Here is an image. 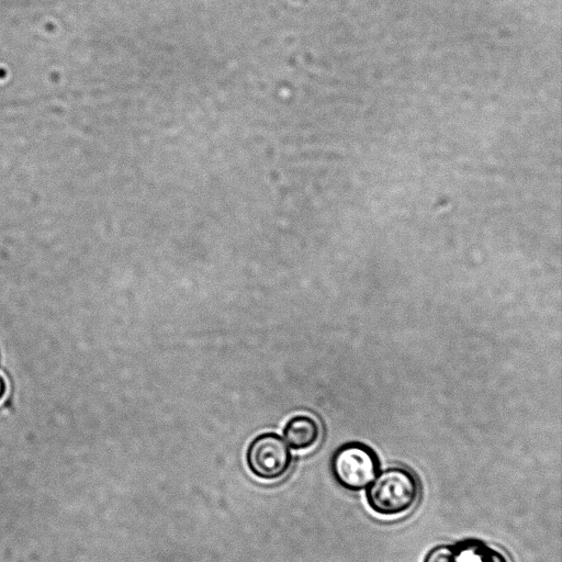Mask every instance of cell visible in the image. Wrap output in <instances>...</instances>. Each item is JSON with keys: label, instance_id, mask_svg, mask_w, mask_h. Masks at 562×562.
Wrapping results in <instances>:
<instances>
[{"label": "cell", "instance_id": "obj_1", "mask_svg": "<svg viewBox=\"0 0 562 562\" xmlns=\"http://www.w3.org/2000/svg\"><path fill=\"white\" fill-rule=\"evenodd\" d=\"M420 494L415 473L404 467L382 470L366 487L369 508L384 517L400 516L411 510Z\"/></svg>", "mask_w": 562, "mask_h": 562}, {"label": "cell", "instance_id": "obj_2", "mask_svg": "<svg viewBox=\"0 0 562 562\" xmlns=\"http://www.w3.org/2000/svg\"><path fill=\"white\" fill-rule=\"evenodd\" d=\"M379 469L380 460L375 451L358 441L340 446L330 460L335 481L350 492L364 490L376 476Z\"/></svg>", "mask_w": 562, "mask_h": 562}, {"label": "cell", "instance_id": "obj_3", "mask_svg": "<svg viewBox=\"0 0 562 562\" xmlns=\"http://www.w3.org/2000/svg\"><path fill=\"white\" fill-rule=\"evenodd\" d=\"M246 462L250 472L260 480L276 481L289 471L292 454L289 446L277 434L257 436L248 446Z\"/></svg>", "mask_w": 562, "mask_h": 562}, {"label": "cell", "instance_id": "obj_4", "mask_svg": "<svg viewBox=\"0 0 562 562\" xmlns=\"http://www.w3.org/2000/svg\"><path fill=\"white\" fill-rule=\"evenodd\" d=\"M318 423L306 415L292 417L283 429V437L289 448L305 450L313 447L319 439Z\"/></svg>", "mask_w": 562, "mask_h": 562}, {"label": "cell", "instance_id": "obj_5", "mask_svg": "<svg viewBox=\"0 0 562 562\" xmlns=\"http://www.w3.org/2000/svg\"><path fill=\"white\" fill-rule=\"evenodd\" d=\"M456 547L457 562H509L505 553L479 539H467Z\"/></svg>", "mask_w": 562, "mask_h": 562}, {"label": "cell", "instance_id": "obj_6", "mask_svg": "<svg viewBox=\"0 0 562 562\" xmlns=\"http://www.w3.org/2000/svg\"><path fill=\"white\" fill-rule=\"evenodd\" d=\"M423 562H457L454 544H438L430 549Z\"/></svg>", "mask_w": 562, "mask_h": 562}, {"label": "cell", "instance_id": "obj_7", "mask_svg": "<svg viewBox=\"0 0 562 562\" xmlns=\"http://www.w3.org/2000/svg\"><path fill=\"white\" fill-rule=\"evenodd\" d=\"M8 393V381L3 374L0 373V402L5 397Z\"/></svg>", "mask_w": 562, "mask_h": 562}]
</instances>
